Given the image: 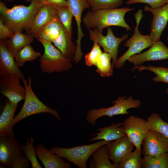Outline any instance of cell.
<instances>
[{
    "mask_svg": "<svg viewBox=\"0 0 168 168\" xmlns=\"http://www.w3.org/2000/svg\"><path fill=\"white\" fill-rule=\"evenodd\" d=\"M13 34L14 33L0 19V40H6L7 38H9L12 37Z\"/></svg>",
    "mask_w": 168,
    "mask_h": 168,
    "instance_id": "37",
    "label": "cell"
},
{
    "mask_svg": "<svg viewBox=\"0 0 168 168\" xmlns=\"http://www.w3.org/2000/svg\"><path fill=\"white\" fill-rule=\"evenodd\" d=\"M42 4H47L54 7L68 6V3L67 0H38Z\"/></svg>",
    "mask_w": 168,
    "mask_h": 168,
    "instance_id": "38",
    "label": "cell"
},
{
    "mask_svg": "<svg viewBox=\"0 0 168 168\" xmlns=\"http://www.w3.org/2000/svg\"><path fill=\"white\" fill-rule=\"evenodd\" d=\"M18 103H13L8 99L0 116V134L5 133L14 137V114Z\"/></svg>",
    "mask_w": 168,
    "mask_h": 168,
    "instance_id": "21",
    "label": "cell"
},
{
    "mask_svg": "<svg viewBox=\"0 0 168 168\" xmlns=\"http://www.w3.org/2000/svg\"><path fill=\"white\" fill-rule=\"evenodd\" d=\"M112 103L114 105L108 108L89 110L86 116V119L87 123L95 126L96 124V120L103 116H107L111 118L115 115L128 114L129 113L128 110L131 108H139L141 105V101L134 99L132 96L128 98L125 96H119Z\"/></svg>",
    "mask_w": 168,
    "mask_h": 168,
    "instance_id": "6",
    "label": "cell"
},
{
    "mask_svg": "<svg viewBox=\"0 0 168 168\" xmlns=\"http://www.w3.org/2000/svg\"><path fill=\"white\" fill-rule=\"evenodd\" d=\"M55 14V7L42 5L35 16L27 34L37 39L41 29L50 21Z\"/></svg>",
    "mask_w": 168,
    "mask_h": 168,
    "instance_id": "18",
    "label": "cell"
},
{
    "mask_svg": "<svg viewBox=\"0 0 168 168\" xmlns=\"http://www.w3.org/2000/svg\"><path fill=\"white\" fill-rule=\"evenodd\" d=\"M166 39H167V40L168 41V36L167 37Z\"/></svg>",
    "mask_w": 168,
    "mask_h": 168,
    "instance_id": "43",
    "label": "cell"
},
{
    "mask_svg": "<svg viewBox=\"0 0 168 168\" xmlns=\"http://www.w3.org/2000/svg\"><path fill=\"white\" fill-rule=\"evenodd\" d=\"M30 161L25 155L22 154L18 158L12 166V168H29Z\"/></svg>",
    "mask_w": 168,
    "mask_h": 168,
    "instance_id": "39",
    "label": "cell"
},
{
    "mask_svg": "<svg viewBox=\"0 0 168 168\" xmlns=\"http://www.w3.org/2000/svg\"><path fill=\"white\" fill-rule=\"evenodd\" d=\"M111 55L104 52H102L95 66L96 72L102 77H110L113 74L114 67L110 63Z\"/></svg>",
    "mask_w": 168,
    "mask_h": 168,
    "instance_id": "28",
    "label": "cell"
},
{
    "mask_svg": "<svg viewBox=\"0 0 168 168\" xmlns=\"http://www.w3.org/2000/svg\"><path fill=\"white\" fill-rule=\"evenodd\" d=\"M34 141L33 138H28L26 144L21 145V148L24 154L30 162L32 168H41L36 157L35 148L34 146Z\"/></svg>",
    "mask_w": 168,
    "mask_h": 168,
    "instance_id": "32",
    "label": "cell"
},
{
    "mask_svg": "<svg viewBox=\"0 0 168 168\" xmlns=\"http://www.w3.org/2000/svg\"><path fill=\"white\" fill-rule=\"evenodd\" d=\"M72 40L63 26L59 36L53 42L65 57L71 61L73 60L77 49L76 44Z\"/></svg>",
    "mask_w": 168,
    "mask_h": 168,
    "instance_id": "22",
    "label": "cell"
},
{
    "mask_svg": "<svg viewBox=\"0 0 168 168\" xmlns=\"http://www.w3.org/2000/svg\"><path fill=\"white\" fill-rule=\"evenodd\" d=\"M41 56L40 53L35 51L29 44L18 51L14 58L17 66L20 67L23 66L26 62L32 61Z\"/></svg>",
    "mask_w": 168,
    "mask_h": 168,
    "instance_id": "27",
    "label": "cell"
},
{
    "mask_svg": "<svg viewBox=\"0 0 168 168\" xmlns=\"http://www.w3.org/2000/svg\"><path fill=\"white\" fill-rule=\"evenodd\" d=\"M145 12H150L153 15L149 34L154 42L160 40L162 33L166 27L168 21V3L162 6L153 9L145 6Z\"/></svg>",
    "mask_w": 168,
    "mask_h": 168,
    "instance_id": "15",
    "label": "cell"
},
{
    "mask_svg": "<svg viewBox=\"0 0 168 168\" xmlns=\"http://www.w3.org/2000/svg\"><path fill=\"white\" fill-rule=\"evenodd\" d=\"M37 156L43 163L45 168H71V164L63 158L47 149L42 144L36 146Z\"/></svg>",
    "mask_w": 168,
    "mask_h": 168,
    "instance_id": "19",
    "label": "cell"
},
{
    "mask_svg": "<svg viewBox=\"0 0 168 168\" xmlns=\"http://www.w3.org/2000/svg\"><path fill=\"white\" fill-rule=\"evenodd\" d=\"M21 145L14 137L0 134V163L3 166L11 167L22 154Z\"/></svg>",
    "mask_w": 168,
    "mask_h": 168,
    "instance_id": "10",
    "label": "cell"
},
{
    "mask_svg": "<svg viewBox=\"0 0 168 168\" xmlns=\"http://www.w3.org/2000/svg\"><path fill=\"white\" fill-rule=\"evenodd\" d=\"M32 78L29 77L28 82L25 79L22 81L26 88V96L23 106L20 111L14 117V126L26 118L40 113H50L57 120L61 121L62 120L58 112L44 104L35 94L32 88Z\"/></svg>",
    "mask_w": 168,
    "mask_h": 168,
    "instance_id": "4",
    "label": "cell"
},
{
    "mask_svg": "<svg viewBox=\"0 0 168 168\" xmlns=\"http://www.w3.org/2000/svg\"><path fill=\"white\" fill-rule=\"evenodd\" d=\"M91 10L118 8L122 4L123 0H86Z\"/></svg>",
    "mask_w": 168,
    "mask_h": 168,
    "instance_id": "33",
    "label": "cell"
},
{
    "mask_svg": "<svg viewBox=\"0 0 168 168\" xmlns=\"http://www.w3.org/2000/svg\"><path fill=\"white\" fill-rule=\"evenodd\" d=\"M130 0H128V1H130Z\"/></svg>",
    "mask_w": 168,
    "mask_h": 168,
    "instance_id": "44",
    "label": "cell"
},
{
    "mask_svg": "<svg viewBox=\"0 0 168 168\" xmlns=\"http://www.w3.org/2000/svg\"><path fill=\"white\" fill-rule=\"evenodd\" d=\"M141 154L156 156L168 153V138L161 133L150 130L142 143Z\"/></svg>",
    "mask_w": 168,
    "mask_h": 168,
    "instance_id": "12",
    "label": "cell"
},
{
    "mask_svg": "<svg viewBox=\"0 0 168 168\" xmlns=\"http://www.w3.org/2000/svg\"><path fill=\"white\" fill-rule=\"evenodd\" d=\"M122 125L121 122L116 124L112 122L110 126L99 128L98 133L91 135L90 137H92L89 141L97 140L112 141L125 136L126 135L123 131Z\"/></svg>",
    "mask_w": 168,
    "mask_h": 168,
    "instance_id": "20",
    "label": "cell"
},
{
    "mask_svg": "<svg viewBox=\"0 0 168 168\" xmlns=\"http://www.w3.org/2000/svg\"><path fill=\"white\" fill-rule=\"evenodd\" d=\"M18 76L22 81L25 79L23 74L17 66L14 57L5 45L3 40L0 41V76L2 77L9 74Z\"/></svg>",
    "mask_w": 168,
    "mask_h": 168,
    "instance_id": "17",
    "label": "cell"
},
{
    "mask_svg": "<svg viewBox=\"0 0 168 168\" xmlns=\"http://www.w3.org/2000/svg\"><path fill=\"white\" fill-rule=\"evenodd\" d=\"M88 30L89 39L93 41L96 42L100 46L103 48L104 52L111 55L112 59V64L114 67L117 59L119 45L122 42L128 38V35L126 34L120 38L117 37L114 35L110 27L107 28V34L106 36L103 35L102 33L96 29Z\"/></svg>",
    "mask_w": 168,
    "mask_h": 168,
    "instance_id": "9",
    "label": "cell"
},
{
    "mask_svg": "<svg viewBox=\"0 0 168 168\" xmlns=\"http://www.w3.org/2000/svg\"><path fill=\"white\" fill-rule=\"evenodd\" d=\"M134 147L133 144L127 136L106 145L110 159L117 166L132 152Z\"/></svg>",
    "mask_w": 168,
    "mask_h": 168,
    "instance_id": "16",
    "label": "cell"
},
{
    "mask_svg": "<svg viewBox=\"0 0 168 168\" xmlns=\"http://www.w3.org/2000/svg\"><path fill=\"white\" fill-rule=\"evenodd\" d=\"M7 2H11L13 1L14 0H5Z\"/></svg>",
    "mask_w": 168,
    "mask_h": 168,
    "instance_id": "41",
    "label": "cell"
},
{
    "mask_svg": "<svg viewBox=\"0 0 168 168\" xmlns=\"http://www.w3.org/2000/svg\"><path fill=\"white\" fill-rule=\"evenodd\" d=\"M43 45L44 52L40 58L39 65L43 73H52L67 71L72 65L71 61L52 43L41 39L38 40Z\"/></svg>",
    "mask_w": 168,
    "mask_h": 168,
    "instance_id": "3",
    "label": "cell"
},
{
    "mask_svg": "<svg viewBox=\"0 0 168 168\" xmlns=\"http://www.w3.org/2000/svg\"><path fill=\"white\" fill-rule=\"evenodd\" d=\"M71 9L77 24V37L76 41L77 49L73 61L77 63L82 59L83 53L82 51L81 42L84 34L81 28L82 15L83 10L90 8L86 0H67Z\"/></svg>",
    "mask_w": 168,
    "mask_h": 168,
    "instance_id": "14",
    "label": "cell"
},
{
    "mask_svg": "<svg viewBox=\"0 0 168 168\" xmlns=\"http://www.w3.org/2000/svg\"><path fill=\"white\" fill-rule=\"evenodd\" d=\"M133 9L126 7L88 11L82 21L88 30L96 29L102 33L105 28L115 26L124 28L128 31L132 29L125 21L124 16L126 13Z\"/></svg>",
    "mask_w": 168,
    "mask_h": 168,
    "instance_id": "2",
    "label": "cell"
},
{
    "mask_svg": "<svg viewBox=\"0 0 168 168\" xmlns=\"http://www.w3.org/2000/svg\"><path fill=\"white\" fill-rule=\"evenodd\" d=\"M141 154V151L136 148L118 165L117 168H140Z\"/></svg>",
    "mask_w": 168,
    "mask_h": 168,
    "instance_id": "34",
    "label": "cell"
},
{
    "mask_svg": "<svg viewBox=\"0 0 168 168\" xmlns=\"http://www.w3.org/2000/svg\"><path fill=\"white\" fill-rule=\"evenodd\" d=\"M34 37L27 34L17 32L8 40H3L12 56L14 57L16 54L27 45L33 41Z\"/></svg>",
    "mask_w": 168,
    "mask_h": 168,
    "instance_id": "24",
    "label": "cell"
},
{
    "mask_svg": "<svg viewBox=\"0 0 168 168\" xmlns=\"http://www.w3.org/2000/svg\"><path fill=\"white\" fill-rule=\"evenodd\" d=\"M38 0L30 2L28 6H13L8 8L4 2L0 1V19L13 33L28 30L32 20L42 5Z\"/></svg>",
    "mask_w": 168,
    "mask_h": 168,
    "instance_id": "1",
    "label": "cell"
},
{
    "mask_svg": "<svg viewBox=\"0 0 168 168\" xmlns=\"http://www.w3.org/2000/svg\"><path fill=\"white\" fill-rule=\"evenodd\" d=\"M140 168H168V153L156 156H144L140 161Z\"/></svg>",
    "mask_w": 168,
    "mask_h": 168,
    "instance_id": "26",
    "label": "cell"
},
{
    "mask_svg": "<svg viewBox=\"0 0 168 168\" xmlns=\"http://www.w3.org/2000/svg\"><path fill=\"white\" fill-rule=\"evenodd\" d=\"M55 14L72 39V22L73 15L71 9L68 6L55 7Z\"/></svg>",
    "mask_w": 168,
    "mask_h": 168,
    "instance_id": "29",
    "label": "cell"
},
{
    "mask_svg": "<svg viewBox=\"0 0 168 168\" xmlns=\"http://www.w3.org/2000/svg\"><path fill=\"white\" fill-rule=\"evenodd\" d=\"M139 70V72L144 70L150 71L156 74V76L153 77L152 80L155 82H161L168 84V68L162 67H155L151 65L146 66L142 65L135 66L132 68L133 71L135 69Z\"/></svg>",
    "mask_w": 168,
    "mask_h": 168,
    "instance_id": "30",
    "label": "cell"
},
{
    "mask_svg": "<svg viewBox=\"0 0 168 168\" xmlns=\"http://www.w3.org/2000/svg\"><path fill=\"white\" fill-rule=\"evenodd\" d=\"M150 129L156 131L168 138V123L164 121L157 113L152 114L147 118Z\"/></svg>",
    "mask_w": 168,
    "mask_h": 168,
    "instance_id": "31",
    "label": "cell"
},
{
    "mask_svg": "<svg viewBox=\"0 0 168 168\" xmlns=\"http://www.w3.org/2000/svg\"><path fill=\"white\" fill-rule=\"evenodd\" d=\"M138 3L148 4L151 7L155 9L168 3V0H131L126 2L127 5Z\"/></svg>",
    "mask_w": 168,
    "mask_h": 168,
    "instance_id": "36",
    "label": "cell"
},
{
    "mask_svg": "<svg viewBox=\"0 0 168 168\" xmlns=\"http://www.w3.org/2000/svg\"><path fill=\"white\" fill-rule=\"evenodd\" d=\"M91 156L92 160L90 161V168H117V165L112 163L110 161L106 145L98 147Z\"/></svg>",
    "mask_w": 168,
    "mask_h": 168,
    "instance_id": "25",
    "label": "cell"
},
{
    "mask_svg": "<svg viewBox=\"0 0 168 168\" xmlns=\"http://www.w3.org/2000/svg\"><path fill=\"white\" fill-rule=\"evenodd\" d=\"M34 0H25V1L26 2H30Z\"/></svg>",
    "mask_w": 168,
    "mask_h": 168,
    "instance_id": "40",
    "label": "cell"
},
{
    "mask_svg": "<svg viewBox=\"0 0 168 168\" xmlns=\"http://www.w3.org/2000/svg\"><path fill=\"white\" fill-rule=\"evenodd\" d=\"M166 92L167 94H168V88L166 89Z\"/></svg>",
    "mask_w": 168,
    "mask_h": 168,
    "instance_id": "42",
    "label": "cell"
},
{
    "mask_svg": "<svg viewBox=\"0 0 168 168\" xmlns=\"http://www.w3.org/2000/svg\"><path fill=\"white\" fill-rule=\"evenodd\" d=\"M142 11L139 10L134 14L136 25L132 37L126 41L124 46L128 47V50L116 62V68H120L123 66L125 61L131 56L138 54L143 49L151 47L154 43L149 35H143L138 30V26L142 15Z\"/></svg>",
    "mask_w": 168,
    "mask_h": 168,
    "instance_id": "7",
    "label": "cell"
},
{
    "mask_svg": "<svg viewBox=\"0 0 168 168\" xmlns=\"http://www.w3.org/2000/svg\"><path fill=\"white\" fill-rule=\"evenodd\" d=\"M122 126L126 136L141 151L142 141L150 130L147 120L131 115L124 120Z\"/></svg>",
    "mask_w": 168,
    "mask_h": 168,
    "instance_id": "8",
    "label": "cell"
},
{
    "mask_svg": "<svg viewBox=\"0 0 168 168\" xmlns=\"http://www.w3.org/2000/svg\"><path fill=\"white\" fill-rule=\"evenodd\" d=\"M93 45L91 51L85 56V63L88 67L95 66L102 53L100 45L94 41Z\"/></svg>",
    "mask_w": 168,
    "mask_h": 168,
    "instance_id": "35",
    "label": "cell"
},
{
    "mask_svg": "<svg viewBox=\"0 0 168 168\" xmlns=\"http://www.w3.org/2000/svg\"><path fill=\"white\" fill-rule=\"evenodd\" d=\"M20 78L17 75L9 74L2 77L0 80V92L10 101L18 103L24 100L26 88L20 82Z\"/></svg>",
    "mask_w": 168,
    "mask_h": 168,
    "instance_id": "11",
    "label": "cell"
},
{
    "mask_svg": "<svg viewBox=\"0 0 168 168\" xmlns=\"http://www.w3.org/2000/svg\"><path fill=\"white\" fill-rule=\"evenodd\" d=\"M63 26L55 14L50 21L41 29L37 40H43L53 43L59 36Z\"/></svg>",
    "mask_w": 168,
    "mask_h": 168,
    "instance_id": "23",
    "label": "cell"
},
{
    "mask_svg": "<svg viewBox=\"0 0 168 168\" xmlns=\"http://www.w3.org/2000/svg\"><path fill=\"white\" fill-rule=\"evenodd\" d=\"M168 59V47L160 40L154 42L147 51L130 56L128 59L130 63L138 66L149 61Z\"/></svg>",
    "mask_w": 168,
    "mask_h": 168,
    "instance_id": "13",
    "label": "cell"
},
{
    "mask_svg": "<svg viewBox=\"0 0 168 168\" xmlns=\"http://www.w3.org/2000/svg\"><path fill=\"white\" fill-rule=\"evenodd\" d=\"M111 142L100 140L90 144L67 148L56 146L51 147L49 150L79 168H87V161L95 150L100 146L106 145Z\"/></svg>",
    "mask_w": 168,
    "mask_h": 168,
    "instance_id": "5",
    "label": "cell"
}]
</instances>
